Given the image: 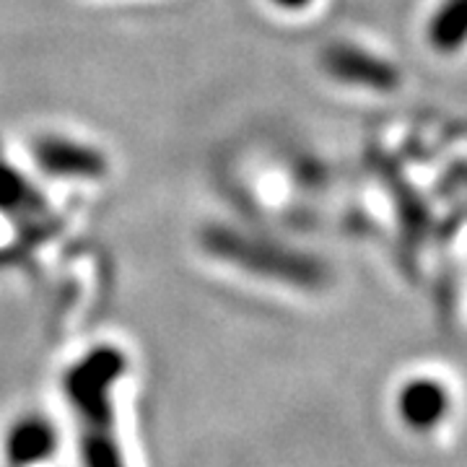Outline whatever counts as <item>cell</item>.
I'll use <instances>...</instances> for the list:
<instances>
[{"instance_id":"cell-5","label":"cell","mask_w":467,"mask_h":467,"mask_svg":"<svg viewBox=\"0 0 467 467\" xmlns=\"http://www.w3.org/2000/svg\"><path fill=\"white\" fill-rule=\"evenodd\" d=\"M441 405H444V398L439 392H434L431 387H426L420 392H410V398H408V416L416 418L420 423H431L439 416Z\"/></svg>"},{"instance_id":"cell-4","label":"cell","mask_w":467,"mask_h":467,"mask_svg":"<svg viewBox=\"0 0 467 467\" xmlns=\"http://www.w3.org/2000/svg\"><path fill=\"white\" fill-rule=\"evenodd\" d=\"M55 450V431L42 418H26L8 434V457L16 465H32L50 457Z\"/></svg>"},{"instance_id":"cell-6","label":"cell","mask_w":467,"mask_h":467,"mask_svg":"<svg viewBox=\"0 0 467 467\" xmlns=\"http://www.w3.org/2000/svg\"><path fill=\"white\" fill-rule=\"evenodd\" d=\"M278 3H288V5H294V3H301V0H278Z\"/></svg>"},{"instance_id":"cell-2","label":"cell","mask_w":467,"mask_h":467,"mask_svg":"<svg viewBox=\"0 0 467 467\" xmlns=\"http://www.w3.org/2000/svg\"><path fill=\"white\" fill-rule=\"evenodd\" d=\"M34 159L42 171L66 180H99L107 174V159L99 149L63 135H45L34 143Z\"/></svg>"},{"instance_id":"cell-3","label":"cell","mask_w":467,"mask_h":467,"mask_svg":"<svg viewBox=\"0 0 467 467\" xmlns=\"http://www.w3.org/2000/svg\"><path fill=\"white\" fill-rule=\"evenodd\" d=\"M0 211L26 221L39 239L55 232V221H52L50 208L45 205L42 195L34 192L16 169L8 167L3 159H0Z\"/></svg>"},{"instance_id":"cell-1","label":"cell","mask_w":467,"mask_h":467,"mask_svg":"<svg viewBox=\"0 0 467 467\" xmlns=\"http://www.w3.org/2000/svg\"><path fill=\"white\" fill-rule=\"evenodd\" d=\"M125 371L122 350L101 346L67 368L66 395L78 410L84 467H125L115 434L112 384Z\"/></svg>"}]
</instances>
